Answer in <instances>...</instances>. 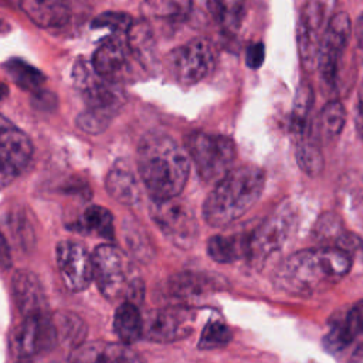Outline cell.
<instances>
[{"label":"cell","instance_id":"obj_1","mask_svg":"<svg viewBox=\"0 0 363 363\" xmlns=\"http://www.w3.org/2000/svg\"><path fill=\"white\" fill-rule=\"evenodd\" d=\"M352 267L350 254L339 247L298 251L274 271V286L292 296H309L328 291L343 279Z\"/></svg>","mask_w":363,"mask_h":363},{"label":"cell","instance_id":"obj_2","mask_svg":"<svg viewBox=\"0 0 363 363\" xmlns=\"http://www.w3.org/2000/svg\"><path fill=\"white\" fill-rule=\"evenodd\" d=\"M138 172L152 200L179 196L189 179L186 149L162 132L146 133L138 146Z\"/></svg>","mask_w":363,"mask_h":363},{"label":"cell","instance_id":"obj_3","mask_svg":"<svg viewBox=\"0 0 363 363\" xmlns=\"http://www.w3.org/2000/svg\"><path fill=\"white\" fill-rule=\"evenodd\" d=\"M265 173L245 164L224 174L203 203V218L211 227H224L242 217L261 197Z\"/></svg>","mask_w":363,"mask_h":363},{"label":"cell","instance_id":"obj_4","mask_svg":"<svg viewBox=\"0 0 363 363\" xmlns=\"http://www.w3.org/2000/svg\"><path fill=\"white\" fill-rule=\"evenodd\" d=\"M92 255V279L106 299L130 301L138 303L143 298V282L136 275L129 257L116 245L101 244Z\"/></svg>","mask_w":363,"mask_h":363},{"label":"cell","instance_id":"obj_5","mask_svg":"<svg viewBox=\"0 0 363 363\" xmlns=\"http://www.w3.org/2000/svg\"><path fill=\"white\" fill-rule=\"evenodd\" d=\"M186 152L206 182L220 180L227 174L237 156L233 139L201 130H194L186 136Z\"/></svg>","mask_w":363,"mask_h":363},{"label":"cell","instance_id":"obj_6","mask_svg":"<svg viewBox=\"0 0 363 363\" xmlns=\"http://www.w3.org/2000/svg\"><path fill=\"white\" fill-rule=\"evenodd\" d=\"M150 217L162 234L182 250L191 248L197 240V220L191 207L176 197L152 200Z\"/></svg>","mask_w":363,"mask_h":363},{"label":"cell","instance_id":"obj_7","mask_svg":"<svg viewBox=\"0 0 363 363\" xmlns=\"http://www.w3.org/2000/svg\"><path fill=\"white\" fill-rule=\"evenodd\" d=\"M72 78L77 89L86 104V109L95 111L112 119L125 104V96L119 88V84L111 82L98 75L92 64L84 58H79L75 62Z\"/></svg>","mask_w":363,"mask_h":363},{"label":"cell","instance_id":"obj_8","mask_svg":"<svg viewBox=\"0 0 363 363\" xmlns=\"http://www.w3.org/2000/svg\"><path fill=\"white\" fill-rule=\"evenodd\" d=\"M296 217L294 210L286 206L277 208L265 218L251 234L248 245V258L255 267L264 265L275 252H278L294 231Z\"/></svg>","mask_w":363,"mask_h":363},{"label":"cell","instance_id":"obj_9","mask_svg":"<svg viewBox=\"0 0 363 363\" xmlns=\"http://www.w3.org/2000/svg\"><path fill=\"white\" fill-rule=\"evenodd\" d=\"M166 64L177 82L193 85L210 74L214 67V54L207 40L196 37L170 50Z\"/></svg>","mask_w":363,"mask_h":363},{"label":"cell","instance_id":"obj_10","mask_svg":"<svg viewBox=\"0 0 363 363\" xmlns=\"http://www.w3.org/2000/svg\"><path fill=\"white\" fill-rule=\"evenodd\" d=\"M333 4L335 0H308L301 10L296 41L302 65L308 69L316 68L319 45Z\"/></svg>","mask_w":363,"mask_h":363},{"label":"cell","instance_id":"obj_11","mask_svg":"<svg viewBox=\"0 0 363 363\" xmlns=\"http://www.w3.org/2000/svg\"><path fill=\"white\" fill-rule=\"evenodd\" d=\"M352 28L350 17L345 11L333 14L328 21L316 61V68L319 69L320 78L328 85H333L336 82L339 65L349 44Z\"/></svg>","mask_w":363,"mask_h":363},{"label":"cell","instance_id":"obj_12","mask_svg":"<svg viewBox=\"0 0 363 363\" xmlns=\"http://www.w3.org/2000/svg\"><path fill=\"white\" fill-rule=\"evenodd\" d=\"M11 350L17 357H33L57 346V332L52 316L47 312L24 316L14 328L11 336Z\"/></svg>","mask_w":363,"mask_h":363},{"label":"cell","instance_id":"obj_13","mask_svg":"<svg viewBox=\"0 0 363 363\" xmlns=\"http://www.w3.org/2000/svg\"><path fill=\"white\" fill-rule=\"evenodd\" d=\"M31 156L33 145L28 136L0 113V189L17 179Z\"/></svg>","mask_w":363,"mask_h":363},{"label":"cell","instance_id":"obj_14","mask_svg":"<svg viewBox=\"0 0 363 363\" xmlns=\"http://www.w3.org/2000/svg\"><path fill=\"white\" fill-rule=\"evenodd\" d=\"M55 261L61 279L71 292L86 289L92 279V255L79 242L62 240L55 247Z\"/></svg>","mask_w":363,"mask_h":363},{"label":"cell","instance_id":"obj_15","mask_svg":"<svg viewBox=\"0 0 363 363\" xmlns=\"http://www.w3.org/2000/svg\"><path fill=\"white\" fill-rule=\"evenodd\" d=\"M194 316L186 308L170 306L152 311L143 319L142 336L157 343H169L189 336Z\"/></svg>","mask_w":363,"mask_h":363},{"label":"cell","instance_id":"obj_16","mask_svg":"<svg viewBox=\"0 0 363 363\" xmlns=\"http://www.w3.org/2000/svg\"><path fill=\"white\" fill-rule=\"evenodd\" d=\"M130 57L126 40L111 37L96 48L91 64L98 75L119 84L130 74Z\"/></svg>","mask_w":363,"mask_h":363},{"label":"cell","instance_id":"obj_17","mask_svg":"<svg viewBox=\"0 0 363 363\" xmlns=\"http://www.w3.org/2000/svg\"><path fill=\"white\" fill-rule=\"evenodd\" d=\"M68 363H145V360L126 343L91 340L74 347Z\"/></svg>","mask_w":363,"mask_h":363},{"label":"cell","instance_id":"obj_18","mask_svg":"<svg viewBox=\"0 0 363 363\" xmlns=\"http://www.w3.org/2000/svg\"><path fill=\"white\" fill-rule=\"evenodd\" d=\"M14 303L23 316L47 312V298L38 277L28 269H18L11 278Z\"/></svg>","mask_w":363,"mask_h":363},{"label":"cell","instance_id":"obj_19","mask_svg":"<svg viewBox=\"0 0 363 363\" xmlns=\"http://www.w3.org/2000/svg\"><path fill=\"white\" fill-rule=\"evenodd\" d=\"M126 44L130 55L147 71H155L159 65L157 47L153 31L146 21H133L126 33Z\"/></svg>","mask_w":363,"mask_h":363},{"label":"cell","instance_id":"obj_20","mask_svg":"<svg viewBox=\"0 0 363 363\" xmlns=\"http://www.w3.org/2000/svg\"><path fill=\"white\" fill-rule=\"evenodd\" d=\"M26 16L38 27L55 28L69 20V0H20Z\"/></svg>","mask_w":363,"mask_h":363},{"label":"cell","instance_id":"obj_21","mask_svg":"<svg viewBox=\"0 0 363 363\" xmlns=\"http://www.w3.org/2000/svg\"><path fill=\"white\" fill-rule=\"evenodd\" d=\"M105 187L111 197L125 206H135L140 199V187L133 172L123 163H116L108 172Z\"/></svg>","mask_w":363,"mask_h":363},{"label":"cell","instance_id":"obj_22","mask_svg":"<svg viewBox=\"0 0 363 363\" xmlns=\"http://www.w3.org/2000/svg\"><path fill=\"white\" fill-rule=\"evenodd\" d=\"M363 332V301L356 303L340 323L332 326L323 339L325 347L336 353L350 345Z\"/></svg>","mask_w":363,"mask_h":363},{"label":"cell","instance_id":"obj_23","mask_svg":"<svg viewBox=\"0 0 363 363\" xmlns=\"http://www.w3.org/2000/svg\"><path fill=\"white\" fill-rule=\"evenodd\" d=\"M250 234L238 233L230 235H213L207 241V252L220 264H230L248 255Z\"/></svg>","mask_w":363,"mask_h":363},{"label":"cell","instance_id":"obj_24","mask_svg":"<svg viewBox=\"0 0 363 363\" xmlns=\"http://www.w3.org/2000/svg\"><path fill=\"white\" fill-rule=\"evenodd\" d=\"M113 330L122 343L130 345L142 337L143 318L138 305L130 301H123L113 315Z\"/></svg>","mask_w":363,"mask_h":363},{"label":"cell","instance_id":"obj_25","mask_svg":"<svg viewBox=\"0 0 363 363\" xmlns=\"http://www.w3.org/2000/svg\"><path fill=\"white\" fill-rule=\"evenodd\" d=\"M52 316V322L57 332L58 343L71 350L85 342L88 335V326L85 320L74 312H57Z\"/></svg>","mask_w":363,"mask_h":363},{"label":"cell","instance_id":"obj_26","mask_svg":"<svg viewBox=\"0 0 363 363\" xmlns=\"http://www.w3.org/2000/svg\"><path fill=\"white\" fill-rule=\"evenodd\" d=\"M217 288H220V285L214 278L199 272H182L170 279V291L183 298L199 296Z\"/></svg>","mask_w":363,"mask_h":363},{"label":"cell","instance_id":"obj_27","mask_svg":"<svg viewBox=\"0 0 363 363\" xmlns=\"http://www.w3.org/2000/svg\"><path fill=\"white\" fill-rule=\"evenodd\" d=\"M295 155L299 169L308 176H318L323 170V155L319 143L311 135V130H306L305 133L298 136Z\"/></svg>","mask_w":363,"mask_h":363},{"label":"cell","instance_id":"obj_28","mask_svg":"<svg viewBox=\"0 0 363 363\" xmlns=\"http://www.w3.org/2000/svg\"><path fill=\"white\" fill-rule=\"evenodd\" d=\"M77 224V230L84 233H95L106 240H112L115 235L113 217L111 211L102 206L92 204L86 207Z\"/></svg>","mask_w":363,"mask_h":363},{"label":"cell","instance_id":"obj_29","mask_svg":"<svg viewBox=\"0 0 363 363\" xmlns=\"http://www.w3.org/2000/svg\"><path fill=\"white\" fill-rule=\"evenodd\" d=\"M145 16L172 24L182 23L191 10V0H146L142 6Z\"/></svg>","mask_w":363,"mask_h":363},{"label":"cell","instance_id":"obj_30","mask_svg":"<svg viewBox=\"0 0 363 363\" xmlns=\"http://www.w3.org/2000/svg\"><path fill=\"white\" fill-rule=\"evenodd\" d=\"M245 0H207V7L216 23L227 33H235L244 16Z\"/></svg>","mask_w":363,"mask_h":363},{"label":"cell","instance_id":"obj_31","mask_svg":"<svg viewBox=\"0 0 363 363\" xmlns=\"http://www.w3.org/2000/svg\"><path fill=\"white\" fill-rule=\"evenodd\" d=\"M313 106V91L308 82H302L295 94L289 126L294 135L301 136L309 130V113Z\"/></svg>","mask_w":363,"mask_h":363},{"label":"cell","instance_id":"obj_32","mask_svg":"<svg viewBox=\"0 0 363 363\" xmlns=\"http://www.w3.org/2000/svg\"><path fill=\"white\" fill-rule=\"evenodd\" d=\"M3 69L13 79V82L26 91H38L44 84V74L24 60L10 58L3 64Z\"/></svg>","mask_w":363,"mask_h":363},{"label":"cell","instance_id":"obj_33","mask_svg":"<svg viewBox=\"0 0 363 363\" xmlns=\"http://www.w3.org/2000/svg\"><path fill=\"white\" fill-rule=\"evenodd\" d=\"M346 121V112L340 101L332 99L329 101L320 111L319 116V125L320 132L325 139L332 140L337 138L345 126Z\"/></svg>","mask_w":363,"mask_h":363},{"label":"cell","instance_id":"obj_34","mask_svg":"<svg viewBox=\"0 0 363 363\" xmlns=\"http://www.w3.org/2000/svg\"><path fill=\"white\" fill-rule=\"evenodd\" d=\"M233 339L230 328L221 322H208L200 335L199 349H217L228 345Z\"/></svg>","mask_w":363,"mask_h":363},{"label":"cell","instance_id":"obj_35","mask_svg":"<svg viewBox=\"0 0 363 363\" xmlns=\"http://www.w3.org/2000/svg\"><path fill=\"white\" fill-rule=\"evenodd\" d=\"M123 237L126 238L129 250L140 261H149L153 257L150 241L145 234V231L136 223H126V230L123 231Z\"/></svg>","mask_w":363,"mask_h":363},{"label":"cell","instance_id":"obj_36","mask_svg":"<svg viewBox=\"0 0 363 363\" xmlns=\"http://www.w3.org/2000/svg\"><path fill=\"white\" fill-rule=\"evenodd\" d=\"M313 234L319 241H330V242L342 241L346 235L342 227V220L339 218V216L333 213H325L319 217V220L316 221Z\"/></svg>","mask_w":363,"mask_h":363},{"label":"cell","instance_id":"obj_37","mask_svg":"<svg viewBox=\"0 0 363 363\" xmlns=\"http://www.w3.org/2000/svg\"><path fill=\"white\" fill-rule=\"evenodd\" d=\"M133 20L123 11H105L94 18V28H109L115 33H128Z\"/></svg>","mask_w":363,"mask_h":363},{"label":"cell","instance_id":"obj_38","mask_svg":"<svg viewBox=\"0 0 363 363\" xmlns=\"http://www.w3.org/2000/svg\"><path fill=\"white\" fill-rule=\"evenodd\" d=\"M111 121L112 119L105 115H101L91 109H85L77 116V126L86 133L98 135L108 128Z\"/></svg>","mask_w":363,"mask_h":363},{"label":"cell","instance_id":"obj_39","mask_svg":"<svg viewBox=\"0 0 363 363\" xmlns=\"http://www.w3.org/2000/svg\"><path fill=\"white\" fill-rule=\"evenodd\" d=\"M265 60V45L262 43H252L245 50V65L251 69H258Z\"/></svg>","mask_w":363,"mask_h":363},{"label":"cell","instance_id":"obj_40","mask_svg":"<svg viewBox=\"0 0 363 363\" xmlns=\"http://www.w3.org/2000/svg\"><path fill=\"white\" fill-rule=\"evenodd\" d=\"M354 122H356V129L363 139V79L359 85L357 91V102H356V113H354Z\"/></svg>","mask_w":363,"mask_h":363},{"label":"cell","instance_id":"obj_41","mask_svg":"<svg viewBox=\"0 0 363 363\" xmlns=\"http://www.w3.org/2000/svg\"><path fill=\"white\" fill-rule=\"evenodd\" d=\"M13 264L11 254H10V247L4 235L0 233V268L1 269H9Z\"/></svg>","mask_w":363,"mask_h":363},{"label":"cell","instance_id":"obj_42","mask_svg":"<svg viewBox=\"0 0 363 363\" xmlns=\"http://www.w3.org/2000/svg\"><path fill=\"white\" fill-rule=\"evenodd\" d=\"M352 31L354 33V38H356V44L357 48L363 57V11L359 14L356 23H354V28H352Z\"/></svg>","mask_w":363,"mask_h":363},{"label":"cell","instance_id":"obj_43","mask_svg":"<svg viewBox=\"0 0 363 363\" xmlns=\"http://www.w3.org/2000/svg\"><path fill=\"white\" fill-rule=\"evenodd\" d=\"M9 30H10V27L6 24L4 20L0 18V33H6V31H9Z\"/></svg>","mask_w":363,"mask_h":363},{"label":"cell","instance_id":"obj_44","mask_svg":"<svg viewBox=\"0 0 363 363\" xmlns=\"http://www.w3.org/2000/svg\"><path fill=\"white\" fill-rule=\"evenodd\" d=\"M363 357V349H362V352L359 353V359H362Z\"/></svg>","mask_w":363,"mask_h":363}]
</instances>
